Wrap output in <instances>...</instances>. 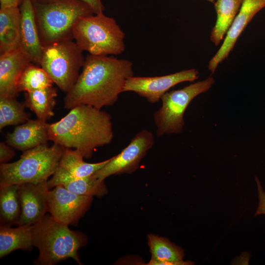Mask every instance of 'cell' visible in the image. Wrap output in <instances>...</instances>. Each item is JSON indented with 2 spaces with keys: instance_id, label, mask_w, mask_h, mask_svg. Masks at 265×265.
<instances>
[{
  "instance_id": "obj_1",
  "label": "cell",
  "mask_w": 265,
  "mask_h": 265,
  "mask_svg": "<svg viewBox=\"0 0 265 265\" xmlns=\"http://www.w3.org/2000/svg\"><path fill=\"white\" fill-rule=\"evenodd\" d=\"M133 76V64L129 60L89 54L76 82L66 93L64 107L70 110L82 105L98 109L112 106Z\"/></svg>"
},
{
  "instance_id": "obj_17",
  "label": "cell",
  "mask_w": 265,
  "mask_h": 265,
  "mask_svg": "<svg viewBox=\"0 0 265 265\" xmlns=\"http://www.w3.org/2000/svg\"><path fill=\"white\" fill-rule=\"evenodd\" d=\"M21 12V48L32 62L39 65L43 45L39 37L31 0H23Z\"/></svg>"
},
{
  "instance_id": "obj_7",
  "label": "cell",
  "mask_w": 265,
  "mask_h": 265,
  "mask_svg": "<svg viewBox=\"0 0 265 265\" xmlns=\"http://www.w3.org/2000/svg\"><path fill=\"white\" fill-rule=\"evenodd\" d=\"M73 39L43 46L39 65L57 87L66 93L76 82L85 57Z\"/></svg>"
},
{
  "instance_id": "obj_22",
  "label": "cell",
  "mask_w": 265,
  "mask_h": 265,
  "mask_svg": "<svg viewBox=\"0 0 265 265\" xmlns=\"http://www.w3.org/2000/svg\"><path fill=\"white\" fill-rule=\"evenodd\" d=\"M57 89L53 86L25 92L24 103L33 112L37 118L47 122L54 116Z\"/></svg>"
},
{
  "instance_id": "obj_26",
  "label": "cell",
  "mask_w": 265,
  "mask_h": 265,
  "mask_svg": "<svg viewBox=\"0 0 265 265\" xmlns=\"http://www.w3.org/2000/svg\"><path fill=\"white\" fill-rule=\"evenodd\" d=\"M60 186H62L73 193L80 195L101 197L108 193L104 181L99 180L93 175L72 179Z\"/></svg>"
},
{
  "instance_id": "obj_24",
  "label": "cell",
  "mask_w": 265,
  "mask_h": 265,
  "mask_svg": "<svg viewBox=\"0 0 265 265\" xmlns=\"http://www.w3.org/2000/svg\"><path fill=\"white\" fill-rule=\"evenodd\" d=\"M26 107L24 102L16 98L0 97V130L28 121L30 115L26 112Z\"/></svg>"
},
{
  "instance_id": "obj_13",
  "label": "cell",
  "mask_w": 265,
  "mask_h": 265,
  "mask_svg": "<svg viewBox=\"0 0 265 265\" xmlns=\"http://www.w3.org/2000/svg\"><path fill=\"white\" fill-rule=\"evenodd\" d=\"M265 7V0H243L240 9L227 32L223 42L209 61L208 68L212 74L227 58L241 33L254 16Z\"/></svg>"
},
{
  "instance_id": "obj_3",
  "label": "cell",
  "mask_w": 265,
  "mask_h": 265,
  "mask_svg": "<svg viewBox=\"0 0 265 265\" xmlns=\"http://www.w3.org/2000/svg\"><path fill=\"white\" fill-rule=\"evenodd\" d=\"M33 244L39 251L37 265H53L68 258L81 265L79 250L87 243L81 232L75 231L69 225L55 220L51 215L45 216L32 225Z\"/></svg>"
},
{
  "instance_id": "obj_10",
  "label": "cell",
  "mask_w": 265,
  "mask_h": 265,
  "mask_svg": "<svg viewBox=\"0 0 265 265\" xmlns=\"http://www.w3.org/2000/svg\"><path fill=\"white\" fill-rule=\"evenodd\" d=\"M198 78L199 72L195 69L182 70L161 76H133L127 79L123 92H135L145 98L148 102L155 103L161 100L162 97L177 84L186 81H193Z\"/></svg>"
},
{
  "instance_id": "obj_2",
  "label": "cell",
  "mask_w": 265,
  "mask_h": 265,
  "mask_svg": "<svg viewBox=\"0 0 265 265\" xmlns=\"http://www.w3.org/2000/svg\"><path fill=\"white\" fill-rule=\"evenodd\" d=\"M47 128L49 140L77 150L86 159L98 147L110 144L114 136L110 115L89 105L73 107L59 121L48 123Z\"/></svg>"
},
{
  "instance_id": "obj_6",
  "label": "cell",
  "mask_w": 265,
  "mask_h": 265,
  "mask_svg": "<svg viewBox=\"0 0 265 265\" xmlns=\"http://www.w3.org/2000/svg\"><path fill=\"white\" fill-rule=\"evenodd\" d=\"M125 36L115 20L104 13L81 18L73 29V39L83 51L94 55L122 53Z\"/></svg>"
},
{
  "instance_id": "obj_8",
  "label": "cell",
  "mask_w": 265,
  "mask_h": 265,
  "mask_svg": "<svg viewBox=\"0 0 265 265\" xmlns=\"http://www.w3.org/2000/svg\"><path fill=\"white\" fill-rule=\"evenodd\" d=\"M210 77L178 90L166 92L161 98V107L154 114L157 134L179 133L185 125L184 114L190 102L197 95L206 92L214 83Z\"/></svg>"
},
{
  "instance_id": "obj_31",
  "label": "cell",
  "mask_w": 265,
  "mask_h": 265,
  "mask_svg": "<svg viewBox=\"0 0 265 265\" xmlns=\"http://www.w3.org/2000/svg\"><path fill=\"white\" fill-rule=\"evenodd\" d=\"M32 1L40 3H47L56 0H32Z\"/></svg>"
},
{
  "instance_id": "obj_14",
  "label": "cell",
  "mask_w": 265,
  "mask_h": 265,
  "mask_svg": "<svg viewBox=\"0 0 265 265\" xmlns=\"http://www.w3.org/2000/svg\"><path fill=\"white\" fill-rule=\"evenodd\" d=\"M83 158L79 151L65 148L55 172L47 181L48 188L52 189L72 179L91 176L110 159L88 163L83 160Z\"/></svg>"
},
{
  "instance_id": "obj_16",
  "label": "cell",
  "mask_w": 265,
  "mask_h": 265,
  "mask_svg": "<svg viewBox=\"0 0 265 265\" xmlns=\"http://www.w3.org/2000/svg\"><path fill=\"white\" fill-rule=\"evenodd\" d=\"M48 123L38 119H29L17 125L6 136L5 142L15 149L24 152L49 141Z\"/></svg>"
},
{
  "instance_id": "obj_5",
  "label": "cell",
  "mask_w": 265,
  "mask_h": 265,
  "mask_svg": "<svg viewBox=\"0 0 265 265\" xmlns=\"http://www.w3.org/2000/svg\"><path fill=\"white\" fill-rule=\"evenodd\" d=\"M65 148L44 144L23 152L20 158L0 164V187L47 182L55 172Z\"/></svg>"
},
{
  "instance_id": "obj_32",
  "label": "cell",
  "mask_w": 265,
  "mask_h": 265,
  "mask_svg": "<svg viewBox=\"0 0 265 265\" xmlns=\"http://www.w3.org/2000/svg\"><path fill=\"white\" fill-rule=\"evenodd\" d=\"M211 2H214L215 0H207Z\"/></svg>"
},
{
  "instance_id": "obj_12",
  "label": "cell",
  "mask_w": 265,
  "mask_h": 265,
  "mask_svg": "<svg viewBox=\"0 0 265 265\" xmlns=\"http://www.w3.org/2000/svg\"><path fill=\"white\" fill-rule=\"evenodd\" d=\"M49 191L47 182L18 185L21 212L16 225H32L45 216L49 212Z\"/></svg>"
},
{
  "instance_id": "obj_28",
  "label": "cell",
  "mask_w": 265,
  "mask_h": 265,
  "mask_svg": "<svg viewBox=\"0 0 265 265\" xmlns=\"http://www.w3.org/2000/svg\"><path fill=\"white\" fill-rule=\"evenodd\" d=\"M255 180L257 185L259 198V204L255 212V216H257L265 214V192L257 176L255 177Z\"/></svg>"
},
{
  "instance_id": "obj_18",
  "label": "cell",
  "mask_w": 265,
  "mask_h": 265,
  "mask_svg": "<svg viewBox=\"0 0 265 265\" xmlns=\"http://www.w3.org/2000/svg\"><path fill=\"white\" fill-rule=\"evenodd\" d=\"M21 47V12L19 7L0 8V54Z\"/></svg>"
},
{
  "instance_id": "obj_20",
  "label": "cell",
  "mask_w": 265,
  "mask_h": 265,
  "mask_svg": "<svg viewBox=\"0 0 265 265\" xmlns=\"http://www.w3.org/2000/svg\"><path fill=\"white\" fill-rule=\"evenodd\" d=\"M32 246V225L12 228L0 224V258L18 249L28 250Z\"/></svg>"
},
{
  "instance_id": "obj_19",
  "label": "cell",
  "mask_w": 265,
  "mask_h": 265,
  "mask_svg": "<svg viewBox=\"0 0 265 265\" xmlns=\"http://www.w3.org/2000/svg\"><path fill=\"white\" fill-rule=\"evenodd\" d=\"M148 244L151 254L148 265H191L184 261L183 250L168 239L150 234L148 235Z\"/></svg>"
},
{
  "instance_id": "obj_25",
  "label": "cell",
  "mask_w": 265,
  "mask_h": 265,
  "mask_svg": "<svg viewBox=\"0 0 265 265\" xmlns=\"http://www.w3.org/2000/svg\"><path fill=\"white\" fill-rule=\"evenodd\" d=\"M53 81L41 67L29 65L22 74L17 85L18 92H30L53 86Z\"/></svg>"
},
{
  "instance_id": "obj_11",
  "label": "cell",
  "mask_w": 265,
  "mask_h": 265,
  "mask_svg": "<svg viewBox=\"0 0 265 265\" xmlns=\"http://www.w3.org/2000/svg\"><path fill=\"white\" fill-rule=\"evenodd\" d=\"M93 197L78 195L57 186L49 191V212L56 221L74 225L88 210Z\"/></svg>"
},
{
  "instance_id": "obj_30",
  "label": "cell",
  "mask_w": 265,
  "mask_h": 265,
  "mask_svg": "<svg viewBox=\"0 0 265 265\" xmlns=\"http://www.w3.org/2000/svg\"><path fill=\"white\" fill-rule=\"evenodd\" d=\"M23 0H0V7H20Z\"/></svg>"
},
{
  "instance_id": "obj_4",
  "label": "cell",
  "mask_w": 265,
  "mask_h": 265,
  "mask_svg": "<svg viewBox=\"0 0 265 265\" xmlns=\"http://www.w3.org/2000/svg\"><path fill=\"white\" fill-rule=\"evenodd\" d=\"M32 2L43 46L73 39V29L78 20L94 14L88 5L79 0H56L47 3L32 0Z\"/></svg>"
},
{
  "instance_id": "obj_21",
  "label": "cell",
  "mask_w": 265,
  "mask_h": 265,
  "mask_svg": "<svg viewBox=\"0 0 265 265\" xmlns=\"http://www.w3.org/2000/svg\"><path fill=\"white\" fill-rule=\"evenodd\" d=\"M243 0H217L214 2L216 21L210 34L211 42L218 46L238 13Z\"/></svg>"
},
{
  "instance_id": "obj_15",
  "label": "cell",
  "mask_w": 265,
  "mask_h": 265,
  "mask_svg": "<svg viewBox=\"0 0 265 265\" xmlns=\"http://www.w3.org/2000/svg\"><path fill=\"white\" fill-rule=\"evenodd\" d=\"M31 62L21 47L0 54V97L18 96L17 85L19 79Z\"/></svg>"
},
{
  "instance_id": "obj_23",
  "label": "cell",
  "mask_w": 265,
  "mask_h": 265,
  "mask_svg": "<svg viewBox=\"0 0 265 265\" xmlns=\"http://www.w3.org/2000/svg\"><path fill=\"white\" fill-rule=\"evenodd\" d=\"M18 185H10L0 187V224H16L21 215Z\"/></svg>"
},
{
  "instance_id": "obj_29",
  "label": "cell",
  "mask_w": 265,
  "mask_h": 265,
  "mask_svg": "<svg viewBox=\"0 0 265 265\" xmlns=\"http://www.w3.org/2000/svg\"><path fill=\"white\" fill-rule=\"evenodd\" d=\"M82 1L91 8L94 14L103 13L105 10V7L102 0H79Z\"/></svg>"
},
{
  "instance_id": "obj_27",
  "label": "cell",
  "mask_w": 265,
  "mask_h": 265,
  "mask_svg": "<svg viewBox=\"0 0 265 265\" xmlns=\"http://www.w3.org/2000/svg\"><path fill=\"white\" fill-rule=\"evenodd\" d=\"M14 148L5 142L0 143V163H7L15 156Z\"/></svg>"
},
{
  "instance_id": "obj_9",
  "label": "cell",
  "mask_w": 265,
  "mask_h": 265,
  "mask_svg": "<svg viewBox=\"0 0 265 265\" xmlns=\"http://www.w3.org/2000/svg\"><path fill=\"white\" fill-rule=\"evenodd\" d=\"M154 144V137L151 132L146 129L139 132L127 147L119 154L110 158L109 161L93 175L104 181L112 175L133 173Z\"/></svg>"
}]
</instances>
